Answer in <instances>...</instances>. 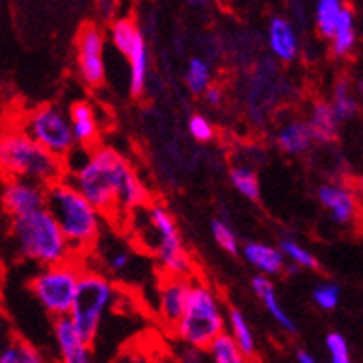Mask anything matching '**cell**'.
Instances as JSON below:
<instances>
[{"label": "cell", "instance_id": "4dcf8cb0", "mask_svg": "<svg viewBox=\"0 0 363 363\" xmlns=\"http://www.w3.org/2000/svg\"><path fill=\"white\" fill-rule=\"evenodd\" d=\"M311 298L323 311H332L341 304V286L335 282H320L313 287Z\"/></svg>", "mask_w": 363, "mask_h": 363}, {"label": "cell", "instance_id": "8992f818", "mask_svg": "<svg viewBox=\"0 0 363 363\" xmlns=\"http://www.w3.org/2000/svg\"><path fill=\"white\" fill-rule=\"evenodd\" d=\"M141 210L145 213L148 249L154 254L163 277L193 278L195 263L182 239L171 210L162 202H148Z\"/></svg>", "mask_w": 363, "mask_h": 363}, {"label": "cell", "instance_id": "6da1fadb", "mask_svg": "<svg viewBox=\"0 0 363 363\" xmlns=\"http://www.w3.org/2000/svg\"><path fill=\"white\" fill-rule=\"evenodd\" d=\"M62 162L65 178L102 216L138 211L150 202V191L134 165L110 145L82 148L80 162L69 152Z\"/></svg>", "mask_w": 363, "mask_h": 363}, {"label": "cell", "instance_id": "484cf974", "mask_svg": "<svg viewBox=\"0 0 363 363\" xmlns=\"http://www.w3.org/2000/svg\"><path fill=\"white\" fill-rule=\"evenodd\" d=\"M230 184L234 187L235 191L241 196H245L247 201L258 202L259 196H262V184H259L258 172L254 171L252 167H247V165H234L230 169Z\"/></svg>", "mask_w": 363, "mask_h": 363}, {"label": "cell", "instance_id": "1f68e13d", "mask_svg": "<svg viewBox=\"0 0 363 363\" xmlns=\"http://www.w3.org/2000/svg\"><path fill=\"white\" fill-rule=\"evenodd\" d=\"M187 134L191 135V139H195L196 143L208 145L216 139V125L206 115L193 113L187 119Z\"/></svg>", "mask_w": 363, "mask_h": 363}, {"label": "cell", "instance_id": "30bf717a", "mask_svg": "<svg viewBox=\"0 0 363 363\" xmlns=\"http://www.w3.org/2000/svg\"><path fill=\"white\" fill-rule=\"evenodd\" d=\"M110 39L119 54L128 60L130 93L132 96H141L147 89L150 72V54L143 32L132 17H121L111 23Z\"/></svg>", "mask_w": 363, "mask_h": 363}, {"label": "cell", "instance_id": "83f0119b", "mask_svg": "<svg viewBox=\"0 0 363 363\" xmlns=\"http://www.w3.org/2000/svg\"><path fill=\"white\" fill-rule=\"evenodd\" d=\"M278 249L282 252L286 263H291L298 269H308V271H313V269L319 267V259L315 258V254L308 250L304 245H301L295 238H282L280 243H278Z\"/></svg>", "mask_w": 363, "mask_h": 363}, {"label": "cell", "instance_id": "5b68a950", "mask_svg": "<svg viewBox=\"0 0 363 363\" xmlns=\"http://www.w3.org/2000/svg\"><path fill=\"white\" fill-rule=\"evenodd\" d=\"M11 235L19 254L39 267L77 259L63 232L47 208L11 219Z\"/></svg>", "mask_w": 363, "mask_h": 363}, {"label": "cell", "instance_id": "e575fe53", "mask_svg": "<svg viewBox=\"0 0 363 363\" xmlns=\"http://www.w3.org/2000/svg\"><path fill=\"white\" fill-rule=\"evenodd\" d=\"M180 363H210V358L206 349H195V347L184 345L180 352Z\"/></svg>", "mask_w": 363, "mask_h": 363}, {"label": "cell", "instance_id": "d4e9b609", "mask_svg": "<svg viewBox=\"0 0 363 363\" xmlns=\"http://www.w3.org/2000/svg\"><path fill=\"white\" fill-rule=\"evenodd\" d=\"M184 84L187 91L195 96H202L208 87L213 86V67L204 57H191L187 63L186 74H184Z\"/></svg>", "mask_w": 363, "mask_h": 363}, {"label": "cell", "instance_id": "7402d4cb", "mask_svg": "<svg viewBox=\"0 0 363 363\" xmlns=\"http://www.w3.org/2000/svg\"><path fill=\"white\" fill-rule=\"evenodd\" d=\"M330 43H332V54L335 57H349L356 50L358 30H356V13L350 6H345L341 11Z\"/></svg>", "mask_w": 363, "mask_h": 363}, {"label": "cell", "instance_id": "4316f807", "mask_svg": "<svg viewBox=\"0 0 363 363\" xmlns=\"http://www.w3.org/2000/svg\"><path fill=\"white\" fill-rule=\"evenodd\" d=\"M343 0H317L315 2V28L320 38H332L335 24L340 21V15L345 8Z\"/></svg>", "mask_w": 363, "mask_h": 363}, {"label": "cell", "instance_id": "52a82bcc", "mask_svg": "<svg viewBox=\"0 0 363 363\" xmlns=\"http://www.w3.org/2000/svg\"><path fill=\"white\" fill-rule=\"evenodd\" d=\"M115 301H117V287L110 278L93 269L82 271L77 295L67 317L87 343L93 345V341L96 340L102 320Z\"/></svg>", "mask_w": 363, "mask_h": 363}, {"label": "cell", "instance_id": "74e56055", "mask_svg": "<svg viewBox=\"0 0 363 363\" xmlns=\"http://www.w3.org/2000/svg\"><path fill=\"white\" fill-rule=\"evenodd\" d=\"M0 363H23L21 362V354L19 349H17V343L4 349L0 352Z\"/></svg>", "mask_w": 363, "mask_h": 363}, {"label": "cell", "instance_id": "8d00e7d4", "mask_svg": "<svg viewBox=\"0 0 363 363\" xmlns=\"http://www.w3.org/2000/svg\"><path fill=\"white\" fill-rule=\"evenodd\" d=\"M17 349L21 354V362L23 363H45V358L39 354L38 349H34L28 343H17Z\"/></svg>", "mask_w": 363, "mask_h": 363}, {"label": "cell", "instance_id": "f546056e", "mask_svg": "<svg viewBox=\"0 0 363 363\" xmlns=\"http://www.w3.org/2000/svg\"><path fill=\"white\" fill-rule=\"evenodd\" d=\"M211 235H213V241L219 245L220 249L228 254H239L241 249V243H239V238L235 234V230L232 228L226 219H213L211 220Z\"/></svg>", "mask_w": 363, "mask_h": 363}, {"label": "cell", "instance_id": "836d02e7", "mask_svg": "<svg viewBox=\"0 0 363 363\" xmlns=\"http://www.w3.org/2000/svg\"><path fill=\"white\" fill-rule=\"evenodd\" d=\"M130 262H132V256L125 249H117L106 256V265L113 274H123L130 267Z\"/></svg>", "mask_w": 363, "mask_h": 363}, {"label": "cell", "instance_id": "44dd1931", "mask_svg": "<svg viewBox=\"0 0 363 363\" xmlns=\"http://www.w3.org/2000/svg\"><path fill=\"white\" fill-rule=\"evenodd\" d=\"M252 289L254 293H256V296L262 301L263 306H265L269 315L272 317V320H274L284 332H287V334H296L295 319H293V317L287 313L286 308L282 306V302H280V298H278L277 295V287H274L271 278L262 277V274L254 277Z\"/></svg>", "mask_w": 363, "mask_h": 363}, {"label": "cell", "instance_id": "3957f363", "mask_svg": "<svg viewBox=\"0 0 363 363\" xmlns=\"http://www.w3.org/2000/svg\"><path fill=\"white\" fill-rule=\"evenodd\" d=\"M0 174L4 180H30L50 186L65 177L63 162L45 150L19 125L0 126Z\"/></svg>", "mask_w": 363, "mask_h": 363}, {"label": "cell", "instance_id": "8fae6325", "mask_svg": "<svg viewBox=\"0 0 363 363\" xmlns=\"http://www.w3.org/2000/svg\"><path fill=\"white\" fill-rule=\"evenodd\" d=\"M106 35L96 24L82 26L77 38V65L82 82L91 89L106 82Z\"/></svg>", "mask_w": 363, "mask_h": 363}, {"label": "cell", "instance_id": "ab89813d", "mask_svg": "<svg viewBox=\"0 0 363 363\" xmlns=\"http://www.w3.org/2000/svg\"><path fill=\"white\" fill-rule=\"evenodd\" d=\"M186 2L193 8H204V6L210 4V0H186Z\"/></svg>", "mask_w": 363, "mask_h": 363}, {"label": "cell", "instance_id": "5bb4252c", "mask_svg": "<svg viewBox=\"0 0 363 363\" xmlns=\"http://www.w3.org/2000/svg\"><path fill=\"white\" fill-rule=\"evenodd\" d=\"M52 332L62 363H93V345L78 334L77 326L67 315L54 319Z\"/></svg>", "mask_w": 363, "mask_h": 363}, {"label": "cell", "instance_id": "7c38bea8", "mask_svg": "<svg viewBox=\"0 0 363 363\" xmlns=\"http://www.w3.org/2000/svg\"><path fill=\"white\" fill-rule=\"evenodd\" d=\"M317 199L337 226H350L358 220L359 195L356 187L345 180L325 182L317 189Z\"/></svg>", "mask_w": 363, "mask_h": 363}, {"label": "cell", "instance_id": "7a4b0ae2", "mask_svg": "<svg viewBox=\"0 0 363 363\" xmlns=\"http://www.w3.org/2000/svg\"><path fill=\"white\" fill-rule=\"evenodd\" d=\"M45 208L56 219L74 258L78 259V256H86L93 250L101 238L104 216L67 178L63 177L47 186Z\"/></svg>", "mask_w": 363, "mask_h": 363}, {"label": "cell", "instance_id": "4fadbf2b", "mask_svg": "<svg viewBox=\"0 0 363 363\" xmlns=\"http://www.w3.org/2000/svg\"><path fill=\"white\" fill-rule=\"evenodd\" d=\"M0 201L6 213L11 219H17L45 208L47 187L30 180H4Z\"/></svg>", "mask_w": 363, "mask_h": 363}, {"label": "cell", "instance_id": "d6986e66", "mask_svg": "<svg viewBox=\"0 0 363 363\" xmlns=\"http://www.w3.org/2000/svg\"><path fill=\"white\" fill-rule=\"evenodd\" d=\"M241 256L250 267H254L262 277H278L286 269V259L278 247L262 241H249L239 249Z\"/></svg>", "mask_w": 363, "mask_h": 363}, {"label": "cell", "instance_id": "ac0fdd59", "mask_svg": "<svg viewBox=\"0 0 363 363\" xmlns=\"http://www.w3.org/2000/svg\"><path fill=\"white\" fill-rule=\"evenodd\" d=\"M274 143L287 156H304L315 147V139L304 119L286 121L274 132Z\"/></svg>", "mask_w": 363, "mask_h": 363}, {"label": "cell", "instance_id": "9a60e30c", "mask_svg": "<svg viewBox=\"0 0 363 363\" xmlns=\"http://www.w3.org/2000/svg\"><path fill=\"white\" fill-rule=\"evenodd\" d=\"M193 278L165 277L158 287V313L160 319L172 328L186 310L187 296L191 289Z\"/></svg>", "mask_w": 363, "mask_h": 363}, {"label": "cell", "instance_id": "f35d334b", "mask_svg": "<svg viewBox=\"0 0 363 363\" xmlns=\"http://www.w3.org/2000/svg\"><path fill=\"white\" fill-rule=\"evenodd\" d=\"M296 362L298 363H320L319 359L308 350H296Z\"/></svg>", "mask_w": 363, "mask_h": 363}, {"label": "cell", "instance_id": "d590c367", "mask_svg": "<svg viewBox=\"0 0 363 363\" xmlns=\"http://www.w3.org/2000/svg\"><path fill=\"white\" fill-rule=\"evenodd\" d=\"M202 99H204V102L210 106V108H220V106L225 104V91L213 84V86L208 87V89L204 91Z\"/></svg>", "mask_w": 363, "mask_h": 363}, {"label": "cell", "instance_id": "277c9868", "mask_svg": "<svg viewBox=\"0 0 363 363\" xmlns=\"http://www.w3.org/2000/svg\"><path fill=\"white\" fill-rule=\"evenodd\" d=\"M171 330L182 345L195 349H208L211 341L225 334V304L210 284L193 278L186 310Z\"/></svg>", "mask_w": 363, "mask_h": 363}, {"label": "cell", "instance_id": "9c48e42d", "mask_svg": "<svg viewBox=\"0 0 363 363\" xmlns=\"http://www.w3.org/2000/svg\"><path fill=\"white\" fill-rule=\"evenodd\" d=\"M19 126L35 143L60 160L65 158L77 147L67 111L60 106L43 104L26 111L21 117Z\"/></svg>", "mask_w": 363, "mask_h": 363}, {"label": "cell", "instance_id": "f1b7e54d", "mask_svg": "<svg viewBox=\"0 0 363 363\" xmlns=\"http://www.w3.org/2000/svg\"><path fill=\"white\" fill-rule=\"evenodd\" d=\"M206 352H208L210 363H250L249 356H245L235 347V343L230 340V335L226 332L220 334L217 340L211 341Z\"/></svg>", "mask_w": 363, "mask_h": 363}, {"label": "cell", "instance_id": "603a6c76", "mask_svg": "<svg viewBox=\"0 0 363 363\" xmlns=\"http://www.w3.org/2000/svg\"><path fill=\"white\" fill-rule=\"evenodd\" d=\"M328 102L341 125H345V123H349V121L358 117V96L354 93L352 82L347 77H341L334 82V86H332V99H330Z\"/></svg>", "mask_w": 363, "mask_h": 363}, {"label": "cell", "instance_id": "ba28073f", "mask_svg": "<svg viewBox=\"0 0 363 363\" xmlns=\"http://www.w3.org/2000/svg\"><path fill=\"white\" fill-rule=\"evenodd\" d=\"M82 271L84 267L78 259H69L57 265L41 267L38 274L32 278L30 289L34 293L39 306L43 308L48 315L54 319L69 315Z\"/></svg>", "mask_w": 363, "mask_h": 363}, {"label": "cell", "instance_id": "cb8c5ba5", "mask_svg": "<svg viewBox=\"0 0 363 363\" xmlns=\"http://www.w3.org/2000/svg\"><path fill=\"white\" fill-rule=\"evenodd\" d=\"M226 334L230 335V340L234 341L235 347H238L245 356L252 358L256 350H258V341H256V335H254L252 326L249 325L247 317L241 313L239 310H230L226 313Z\"/></svg>", "mask_w": 363, "mask_h": 363}, {"label": "cell", "instance_id": "e0dca14e", "mask_svg": "<svg viewBox=\"0 0 363 363\" xmlns=\"http://www.w3.org/2000/svg\"><path fill=\"white\" fill-rule=\"evenodd\" d=\"M71 132L77 147L93 148L101 138V121L96 108L87 101H78L69 108Z\"/></svg>", "mask_w": 363, "mask_h": 363}, {"label": "cell", "instance_id": "ffe728a7", "mask_svg": "<svg viewBox=\"0 0 363 363\" xmlns=\"http://www.w3.org/2000/svg\"><path fill=\"white\" fill-rule=\"evenodd\" d=\"M304 121L310 126L315 145H330L340 138L341 123L335 117L328 101L319 99V101L313 102L310 106V111H308V119Z\"/></svg>", "mask_w": 363, "mask_h": 363}, {"label": "cell", "instance_id": "2e32d148", "mask_svg": "<svg viewBox=\"0 0 363 363\" xmlns=\"http://www.w3.org/2000/svg\"><path fill=\"white\" fill-rule=\"evenodd\" d=\"M267 47L278 62H295L301 54V39L291 21H287L286 17H272L269 21Z\"/></svg>", "mask_w": 363, "mask_h": 363}, {"label": "cell", "instance_id": "d6a6232c", "mask_svg": "<svg viewBox=\"0 0 363 363\" xmlns=\"http://www.w3.org/2000/svg\"><path fill=\"white\" fill-rule=\"evenodd\" d=\"M326 350H328L330 363H354L350 354L349 341L341 332H330L325 340Z\"/></svg>", "mask_w": 363, "mask_h": 363}]
</instances>
